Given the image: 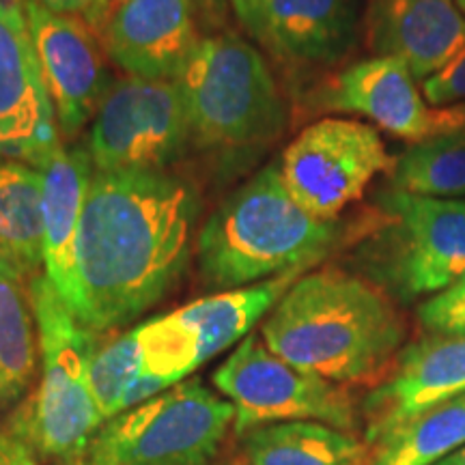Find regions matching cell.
I'll list each match as a JSON object with an SVG mask.
<instances>
[{"instance_id":"8fae6325","label":"cell","mask_w":465,"mask_h":465,"mask_svg":"<svg viewBox=\"0 0 465 465\" xmlns=\"http://www.w3.org/2000/svg\"><path fill=\"white\" fill-rule=\"evenodd\" d=\"M22 0H0V160L42 168L61 149Z\"/></svg>"},{"instance_id":"5b68a950","label":"cell","mask_w":465,"mask_h":465,"mask_svg":"<svg viewBox=\"0 0 465 465\" xmlns=\"http://www.w3.org/2000/svg\"><path fill=\"white\" fill-rule=\"evenodd\" d=\"M177 84L192 141L201 147H257L281 136L287 124L270 65L240 35L203 37Z\"/></svg>"},{"instance_id":"484cf974","label":"cell","mask_w":465,"mask_h":465,"mask_svg":"<svg viewBox=\"0 0 465 465\" xmlns=\"http://www.w3.org/2000/svg\"><path fill=\"white\" fill-rule=\"evenodd\" d=\"M418 319L431 334H465V274L418 306Z\"/></svg>"},{"instance_id":"4fadbf2b","label":"cell","mask_w":465,"mask_h":465,"mask_svg":"<svg viewBox=\"0 0 465 465\" xmlns=\"http://www.w3.org/2000/svg\"><path fill=\"white\" fill-rule=\"evenodd\" d=\"M35 50L42 65L58 130L65 138L78 136L95 116L108 91V74L95 31L75 17L22 0Z\"/></svg>"},{"instance_id":"3957f363","label":"cell","mask_w":465,"mask_h":465,"mask_svg":"<svg viewBox=\"0 0 465 465\" xmlns=\"http://www.w3.org/2000/svg\"><path fill=\"white\" fill-rule=\"evenodd\" d=\"M311 216L284 188L281 166L270 164L237 188L203 224L196 240L201 274L212 287L231 291L304 272L369 229Z\"/></svg>"},{"instance_id":"d590c367","label":"cell","mask_w":465,"mask_h":465,"mask_svg":"<svg viewBox=\"0 0 465 465\" xmlns=\"http://www.w3.org/2000/svg\"><path fill=\"white\" fill-rule=\"evenodd\" d=\"M463 203H465V201H463Z\"/></svg>"},{"instance_id":"30bf717a","label":"cell","mask_w":465,"mask_h":465,"mask_svg":"<svg viewBox=\"0 0 465 465\" xmlns=\"http://www.w3.org/2000/svg\"><path fill=\"white\" fill-rule=\"evenodd\" d=\"M394 160L377 127L356 119L325 116L302 130L284 149L281 174L300 207L322 220H339Z\"/></svg>"},{"instance_id":"836d02e7","label":"cell","mask_w":465,"mask_h":465,"mask_svg":"<svg viewBox=\"0 0 465 465\" xmlns=\"http://www.w3.org/2000/svg\"><path fill=\"white\" fill-rule=\"evenodd\" d=\"M75 465H95V463H91V461H89V459H84V457H83V459H80V461H78V463H75Z\"/></svg>"},{"instance_id":"f546056e","label":"cell","mask_w":465,"mask_h":465,"mask_svg":"<svg viewBox=\"0 0 465 465\" xmlns=\"http://www.w3.org/2000/svg\"><path fill=\"white\" fill-rule=\"evenodd\" d=\"M0 465H42L39 455L25 440L14 433L0 431Z\"/></svg>"},{"instance_id":"e575fe53","label":"cell","mask_w":465,"mask_h":465,"mask_svg":"<svg viewBox=\"0 0 465 465\" xmlns=\"http://www.w3.org/2000/svg\"><path fill=\"white\" fill-rule=\"evenodd\" d=\"M457 5H459V7H461V11L465 14V0H457Z\"/></svg>"},{"instance_id":"9a60e30c","label":"cell","mask_w":465,"mask_h":465,"mask_svg":"<svg viewBox=\"0 0 465 465\" xmlns=\"http://www.w3.org/2000/svg\"><path fill=\"white\" fill-rule=\"evenodd\" d=\"M465 392V334H431L401 349L364 401L366 444Z\"/></svg>"},{"instance_id":"4dcf8cb0","label":"cell","mask_w":465,"mask_h":465,"mask_svg":"<svg viewBox=\"0 0 465 465\" xmlns=\"http://www.w3.org/2000/svg\"><path fill=\"white\" fill-rule=\"evenodd\" d=\"M438 114H440V134L461 130V127H465V102L455 104V106L438 108Z\"/></svg>"},{"instance_id":"f1b7e54d","label":"cell","mask_w":465,"mask_h":465,"mask_svg":"<svg viewBox=\"0 0 465 465\" xmlns=\"http://www.w3.org/2000/svg\"><path fill=\"white\" fill-rule=\"evenodd\" d=\"M229 3L232 14L242 22V26L261 42L265 26V11L270 0H229Z\"/></svg>"},{"instance_id":"ba28073f","label":"cell","mask_w":465,"mask_h":465,"mask_svg":"<svg viewBox=\"0 0 465 465\" xmlns=\"http://www.w3.org/2000/svg\"><path fill=\"white\" fill-rule=\"evenodd\" d=\"M213 386L235 407L240 438L276 422H323L349 433L360 422L349 388L284 362L259 334L246 336L213 371Z\"/></svg>"},{"instance_id":"ffe728a7","label":"cell","mask_w":465,"mask_h":465,"mask_svg":"<svg viewBox=\"0 0 465 465\" xmlns=\"http://www.w3.org/2000/svg\"><path fill=\"white\" fill-rule=\"evenodd\" d=\"M246 465H369V444L323 422H276L242 435Z\"/></svg>"},{"instance_id":"603a6c76","label":"cell","mask_w":465,"mask_h":465,"mask_svg":"<svg viewBox=\"0 0 465 465\" xmlns=\"http://www.w3.org/2000/svg\"><path fill=\"white\" fill-rule=\"evenodd\" d=\"M465 446V392L369 444V465H433Z\"/></svg>"},{"instance_id":"5bb4252c","label":"cell","mask_w":465,"mask_h":465,"mask_svg":"<svg viewBox=\"0 0 465 465\" xmlns=\"http://www.w3.org/2000/svg\"><path fill=\"white\" fill-rule=\"evenodd\" d=\"M104 50L127 75L177 80L203 42L194 0H116Z\"/></svg>"},{"instance_id":"ac0fdd59","label":"cell","mask_w":465,"mask_h":465,"mask_svg":"<svg viewBox=\"0 0 465 465\" xmlns=\"http://www.w3.org/2000/svg\"><path fill=\"white\" fill-rule=\"evenodd\" d=\"M44 179V274L63 302L74 291V259L93 164L86 149L61 147L39 168Z\"/></svg>"},{"instance_id":"e0dca14e","label":"cell","mask_w":465,"mask_h":465,"mask_svg":"<svg viewBox=\"0 0 465 465\" xmlns=\"http://www.w3.org/2000/svg\"><path fill=\"white\" fill-rule=\"evenodd\" d=\"M356 0H270L261 44L284 61L330 65L351 50Z\"/></svg>"},{"instance_id":"d6a6232c","label":"cell","mask_w":465,"mask_h":465,"mask_svg":"<svg viewBox=\"0 0 465 465\" xmlns=\"http://www.w3.org/2000/svg\"><path fill=\"white\" fill-rule=\"evenodd\" d=\"M216 3H218V0H194L196 7H213Z\"/></svg>"},{"instance_id":"d4e9b609","label":"cell","mask_w":465,"mask_h":465,"mask_svg":"<svg viewBox=\"0 0 465 465\" xmlns=\"http://www.w3.org/2000/svg\"><path fill=\"white\" fill-rule=\"evenodd\" d=\"M141 377L143 358L136 328L97 345L91 358L89 381L104 422L124 414L127 397Z\"/></svg>"},{"instance_id":"7a4b0ae2","label":"cell","mask_w":465,"mask_h":465,"mask_svg":"<svg viewBox=\"0 0 465 465\" xmlns=\"http://www.w3.org/2000/svg\"><path fill=\"white\" fill-rule=\"evenodd\" d=\"M405 336L386 289L332 265L300 276L261 325L284 362L345 388L383 381Z\"/></svg>"},{"instance_id":"7c38bea8","label":"cell","mask_w":465,"mask_h":465,"mask_svg":"<svg viewBox=\"0 0 465 465\" xmlns=\"http://www.w3.org/2000/svg\"><path fill=\"white\" fill-rule=\"evenodd\" d=\"M323 113L356 114L407 143L440 134L438 108L424 100L418 80L392 56L360 58L328 78L311 95Z\"/></svg>"},{"instance_id":"cb8c5ba5","label":"cell","mask_w":465,"mask_h":465,"mask_svg":"<svg viewBox=\"0 0 465 465\" xmlns=\"http://www.w3.org/2000/svg\"><path fill=\"white\" fill-rule=\"evenodd\" d=\"M391 188L431 199L465 196V127L411 144L394 160Z\"/></svg>"},{"instance_id":"52a82bcc","label":"cell","mask_w":465,"mask_h":465,"mask_svg":"<svg viewBox=\"0 0 465 465\" xmlns=\"http://www.w3.org/2000/svg\"><path fill=\"white\" fill-rule=\"evenodd\" d=\"M235 422V407L199 380L110 418L84 459L95 465H209Z\"/></svg>"},{"instance_id":"2e32d148","label":"cell","mask_w":465,"mask_h":465,"mask_svg":"<svg viewBox=\"0 0 465 465\" xmlns=\"http://www.w3.org/2000/svg\"><path fill=\"white\" fill-rule=\"evenodd\" d=\"M364 37L373 56L399 58L424 83L465 48V14L457 0H371Z\"/></svg>"},{"instance_id":"83f0119b","label":"cell","mask_w":465,"mask_h":465,"mask_svg":"<svg viewBox=\"0 0 465 465\" xmlns=\"http://www.w3.org/2000/svg\"><path fill=\"white\" fill-rule=\"evenodd\" d=\"M42 7L54 11V14L75 17L84 22L93 31H104L110 11H113V0H33Z\"/></svg>"},{"instance_id":"d6986e66","label":"cell","mask_w":465,"mask_h":465,"mask_svg":"<svg viewBox=\"0 0 465 465\" xmlns=\"http://www.w3.org/2000/svg\"><path fill=\"white\" fill-rule=\"evenodd\" d=\"M300 274L302 272H289L248 287L220 291L174 311V315L194 330L203 364L250 336L254 325L274 311Z\"/></svg>"},{"instance_id":"44dd1931","label":"cell","mask_w":465,"mask_h":465,"mask_svg":"<svg viewBox=\"0 0 465 465\" xmlns=\"http://www.w3.org/2000/svg\"><path fill=\"white\" fill-rule=\"evenodd\" d=\"M0 259L28 281L44 274L42 171L9 160H0Z\"/></svg>"},{"instance_id":"6da1fadb","label":"cell","mask_w":465,"mask_h":465,"mask_svg":"<svg viewBox=\"0 0 465 465\" xmlns=\"http://www.w3.org/2000/svg\"><path fill=\"white\" fill-rule=\"evenodd\" d=\"M199 196L166 171H93L74 259L67 308L93 332L134 322L188 267Z\"/></svg>"},{"instance_id":"8992f818","label":"cell","mask_w":465,"mask_h":465,"mask_svg":"<svg viewBox=\"0 0 465 465\" xmlns=\"http://www.w3.org/2000/svg\"><path fill=\"white\" fill-rule=\"evenodd\" d=\"M360 240L369 281L403 300L435 295L465 274V203L386 188Z\"/></svg>"},{"instance_id":"9c48e42d","label":"cell","mask_w":465,"mask_h":465,"mask_svg":"<svg viewBox=\"0 0 465 465\" xmlns=\"http://www.w3.org/2000/svg\"><path fill=\"white\" fill-rule=\"evenodd\" d=\"M190 143L194 141L177 80L127 75L102 97L86 153L95 173L166 171Z\"/></svg>"},{"instance_id":"277c9868","label":"cell","mask_w":465,"mask_h":465,"mask_svg":"<svg viewBox=\"0 0 465 465\" xmlns=\"http://www.w3.org/2000/svg\"><path fill=\"white\" fill-rule=\"evenodd\" d=\"M39 334L42 380L11 420V433L39 457L75 465L104 427L89 366L100 339L74 317L45 274L28 281Z\"/></svg>"},{"instance_id":"1f68e13d","label":"cell","mask_w":465,"mask_h":465,"mask_svg":"<svg viewBox=\"0 0 465 465\" xmlns=\"http://www.w3.org/2000/svg\"><path fill=\"white\" fill-rule=\"evenodd\" d=\"M433 465H465V446H461V449L455 450V452H450L449 457L440 459V461L433 463Z\"/></svg>"},{"instance_id":"4316f807","label":"cell","mask_w":465,"mask_h":465,"mask_svg":"<svg viewBox=\"0 0 465 465\" xmlns=\"http://www.w3.org/2000/svg\"><path fill=\"white\" fill-rule=\"evenodd\" d=\"M422 95L431 108L465 102V48L441 72L422 83Z\"/></svg>"},{"instance_id":"7402d4cb","label":"cell","mask_w":465,"mask_h":465,"mask_svg":"<svg viewBox=\"0 0 465 465\" xmlns=\"http://www.w3.org/2000/svg\"><path fill=\"white\" fill-rule=\"evenodd\" d=\"M26 281L0 259V411L25 397L37 375L39 334Z\"/></svg>"}]
</instances>
